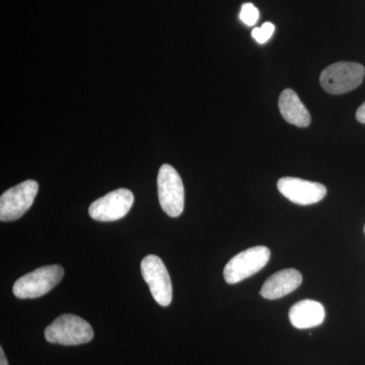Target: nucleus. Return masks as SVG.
Returning a JSON list of instances; mask_svg holds the SVG:
<instances>
[{"mask_svg":"<svg viewBox=\"0 0 365 365\" xmlns=\"http://www.w3.org/2000/svg\"><path fill=\"white\" fill-rule=\"evenodd\" d=\"M46 340L52 344H86L93 338V330L86 319L74 314H62L46 328Z\"/></svg>","mask_w":365,"mask_h":365,"instance_id":"f257e3e1","label":"nucleus"},{"mask_svg":"<svg viewBox=\"0 0 365 365\" xmlns=\"http://www.w3.org/2000/svg\"><path fill=\"white\" fill-rule=\"evenodd\" d=\"M365 68L356 62H337L327 67L319 76L324 90L331 95H343L359 88L364 81Z\"/></svg>","mask_w":365,"mask_h":365,"instance_id":"f03ea898","label":"nucleus"},{"mask_svg":"<svg viewBox=\"0 0 365 365\" xmlns=\"http://www.w3.org/2000/svg\"><path fill=\"white\" fill-rule=\"evenodd\" d=\"M63 275V268L59 265L38 268L14 283V294L21 299L43 297L58 284Z\"/></svg>","mask_w":365,"mask_h":365,"instance_id":"7ed1b4c3","label":"nucleus"},{"mask_svg":"<svg viewBox=\"0 0 365 365\" xmlns=\"http://www.w3.org/2000/svg\"><path fill=\"white\" fill-rule=\"evenodd\" d=\"M158 200L163 210L170 217L182 215L185 206V190L181 177L172 165H163L158 175Z\"/></svg>","mask_w":365,"mask_h":365,"instance_id":"20e7f679","label":"nucleus"},{"mask_svg":"<svg viewBox=\"0 0 365 365\" xmlns=\"http://www.w3.org/2000/svg\"><path fill=\"white\" fill-rule=\"evenodd\" d=\"M271 252L267 247L258 246L235 255L228 261L223 276L228 284H235L259 272L270 259Z\"/></svg>","mask_w":365,"mask_h":365,"instance_id":"39448f33","label":"nucleus"},{"mask_svg":"<svg viewBox=\"0 0 365 365\" xmlns=\"http://www.w3.org/2000/svg\"><path fill=\"white\" fill-rule=\"evenodd\" d=\"M39 185L28 180L7 190L0 197V220L13 222L25 215L35 201Z\"/></svg>","mask_w":365,"mask_h":365,"instance_id":"423d86ee","label":"nucleus"},{"mask_svg":"<svg viewBox=\"0 0 365 365\" xmlns=\"http://www.w3.org/2000/svg\"><path fill=\"white\" fill-rule=\"evenodd\" d=\"M141 273L155 302L169 307L173 299L172 281L162 259L155 255L146 256L141 262Z\"/></svg>","mask_w":365,"mask_h":365,"instance_id":"0eeeda50","label":"nucleus"},{"mask_svg":"<svg viewBox=\"0 0 365 365\" xmlns=\"http://www.w3.org/2000/svg\"><path fill=\"white\" fill-rule=\"evenodd\" d=\"M134 203L130 190L118 189L91 204L88 213L97 222H109L123 218Z\"/></svg>","mask_w":365,"mask_h":365,"instance_id":"6e6552de","label":"nucleus"},{"mask_svg":"<svg viewBox=\"0 0 365 365\" xmlns=\"http://www.w3.org/2000/svg\"><path fill=\"white\" fill-rule=\"evenodd\" d=\"M281 194L299 205H312L325 198L327 189L319 182L307 181L299 178H281L277 182Z\"/></svg>","mask_w":365,"mask_h":365,"instance_id":"1a4fd4ad","label":"nucleus"},{"mask_svg":"<svg viewBox=\"0 0 365 365\" xmlns=\"http://www.w3.org/2000/svg\"><path fill=\"white\" fill-rule=\"evenodd\" d=\"M302 282L299 271L289 268L273 274L261 288L260 294L266 299H278L292 294Z\"/></svg>","mask_w":365,"mask_h":365,"instance_id":"9d476101","label":"nucleus"},{"mask_svg":"<svg viewBox=\"0 0 365 365\" xmlns=\"http://www.w3.org/2000/svg\"><path fill=\"white\" fill-rule=\"evenodd\" d=\"M289 321L297 329H311L318 327L325 319L326 312L323 304L316 300H300L290 309Z\"/></svg>","mask_w":365,"mask_h":365,"instance_id":"9b49d317","label":"nucleus"},{"mask_svg":"<svg viewBox=\"0 0 365 365\" xmlns=\"http://www.w3.org/2000/svg\"><path fill=\"white\" fill-rule=\"evenodd\" d=\"M278 107L285 121L304 128L311 124V115L294 91L287 88L281 93Z\"/></svg>","mask_w":365,"mask_h":365,"instance_id":"f8f14e48","label":"nucleus"},{"mask_svg":"<svg viewBox=\"0 0 365 365\" xmlns=\"http://www.w3.org/2000/svg\"><path fill=\"white\" fill-rule=\"evenodd\" d=\"M258 9L254 6L253 4H245L242 6L241 13H240V19L245 25L252 26L256 25L257 21H259Z\"/></svg>","mask_w":365,"mask_h":365,"instance_id":"ddd939ff","label":"nucleus"},{"mask_svg":"<svg viewBox=\"0 0 365 365\" xmlns=\"http://www.w3.org/2000/svg\"><path fill=\"white\" fill-rule=\"evenodd\" d=\"M274 31H275V26L267 21V23L263 24L261 28H255L252 36L259 44H265L272 37Z\"/></svg>","mask_w":365,"mask_h":365,"instance_id":"4468645a","label":"nucleus"},{"mask_svg":"<svg viewBox=\"0 0 365 365\" xmlns=\"http://www.w3.org/2000/svg\"><path fill=\"white\" fill-rule=\"evenodd\" d=\"M356 119L360 123L365 124V102L357 110Z\"/></svg>","mask_w":365,"mask_h":365,"instance_id":"2eb2a0df","label":"nucleus"},{"mask_svg":"<svg viewBox=\"0 0 365 365\" xmlns=\"http://www.w3.org/2000/svg\"><path fill=\"white\" fill-rule=\"evenodd\" d=\"M0 365H9V361H7L4 348L2 347H0Z\"/></svg>","mask_w":365,"mask_h":365,"instance_id":"dca6fc26","label":"nucleus"},{"mask_svg":"<svg viewBox=\"0 0 365 365\" xmlns=\"http://www.w3.org/2000/svg\"><path fill=\"white\" fill-rule=\"evenodd\" d=\"M364 230H365V228H364Z\"/></svg>","mask_w":365,"mask_h":365,"instance_id":"f3484780","label":"nucleus"}]
</instances>
